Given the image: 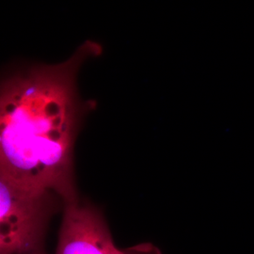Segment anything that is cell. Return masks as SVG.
Here are the masks:
<instances>
[{
  "label": "cell",
  "instance_id": "1",
  "mask_svg": "<svg viewBox=\"0 0 254 254\" xmlns=\"http://www.w3.org/2000/svg\"><path fill=\"white\" fill-rule=\"evenodd\" d=\"M102 46L87 41L65 62L39 64L4 78L0 89V178L22 190L78 198L73 153L84 116L77 74Z\"/></svg>",
  "mask_w": 254,
  "mask_h": 254
},
{
  "label": "cell",
  "instance_id": "3",
  "mask_svg": "<svg viewBox=\"0 0 254 254\" xmlns=\"http://www.w3.org/2000/svg\"><path fill=\"white\" fill-rule=\"evenodd\" d=\"M55 254H162L151 243L120 250L113 243L100 209L77 199L64 204Z\"/></svg>",
  "mask_w": 254,
  "mask_h": 254
},
{
  "label": "cell",
  "instance_id": "2",
  "mask_svg": "<svg viewBox=\"0 0 254 254\" xmlns=\"http://www.w3.org/2000/svg\"><path fill=\"white\" fill-rule=\"evenodd\" d=\"M62 203L55 193L25 190L0 178V254H46L47 225Z\"/></svg>",
  "mask_w": 254,
  "mask_h": 254
}]
</instances>
